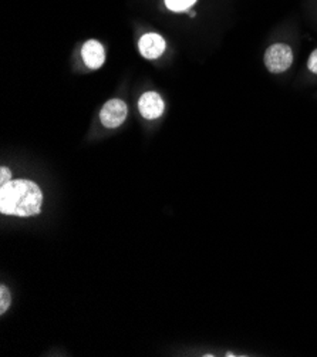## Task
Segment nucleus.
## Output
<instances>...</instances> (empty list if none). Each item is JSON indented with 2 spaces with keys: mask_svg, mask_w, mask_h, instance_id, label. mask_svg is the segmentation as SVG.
Here are the masks:
<instances>
[{
  "mask_svg": "<svg viewBox=\"0 0 317 357\" xmlns=\"http://www.w3.org/2000/svg\"><path fill=\"white\" fill-rule=\"evenodd\" d=\"M43 205V192L29 180H12L0 187V212L3 215L29 218L39 215Z\"/></svg>",
  "mask_w": 317,
  "mask_h": 357,
  "instance_id": "1",
  "label": "nucleus"
},
{
  "mask_svg": "<svg viewBox=\"0 0 317 357\" xmlns=\"http://www.w3.org/2000/svg\"><path fill=\"white\" fill-rule=\"evenodd\" d=\"M265 66L273 75H281L293 64V50L285 43H276L265 52Z\"/></svg>",
  "mask_w": 317,
  "mask_h": 357,
  "instance_id": "2",
  "label": "nucleus"
},
{
  "mask_svg": "<svg viewBox=\"0 0 317 357\" xmlns=\"http://www.w3.org/2000/svg\"><path fill=\"white\" fill-rule=\"evenodd\" d=\"M127 113H128L127 104L123 100L113 98L104 104L102 110L100 113V120L104 127L117 128L125 121Z\"/></svg>",
  "mask_w": 317,
  "mask_h": 357,
  "instance_id": "3",
  "label": "nucleus"
},
{
  "mask_svg": "<svg viewBox=\"0 0 317 357\" xmlns=\"http://www.w3.org/2000/svg\"><path fill=\"white\" fill-rule=\"evenodd\" d=\"M138 110L144 119L155 120L162 116V113L165 110V104L158 93L148 91L139 97Z\"/></svg>",
  "mask_w": 317,
  "mask_h": 357,
  "instance_id": "4",
  "label": "nucleus"
},
{
  "mask_svg": "<svg viewBox=\"0 0 317 357\" xmlns=\"http://www.w3.org/2000/svg\"><path fill=\"white\" fill-rule=\"evenodd\" d=\"M165 47H167V45H165L164 38L157 33L144 34L143 38L139 39V43H138L139 53L148 60L161 57L162 53L165 52Z\"/></svg>",
  "mask_w": 317,
  "mask_h": 357,
  "instance_id": "5",
  "label": "nucleus"
},
{
  "mask_svg": "<svg viewBox=\"0 0 317 357\" xmlns=\"http://www.w3.org/2000/svg\"><path fill=\"white\" fill-rule=\"evenodd\" d=\"M82 57L88 68L91 70L100 68L105 61V52L102 45L97 40L86 42L82 49Z\"/></svg>",
  "mask_w": 317,
  "mask_h": 357,
  "instance_id": "6",
  "label": "nucleus"
},
{
  "mask_svg": "<svg viewBox=\"0 0 317 357\" xmlns=\"http://www.w3.org/2000/svg\"><path fill=\"white\" fill-rule=\"evenodd\" d=\"M196 0H165V5L172 12H183L195 5Z\"/></svg>",
  "mask_w": 317,
  "mask_h": 357,
  "instance_id": "7",
  "label": "nucleus"
},
{
  "mask_svg": "<svg viewBox=\"0 0 317 357\" xmlns=\"http://www.w3.org/2000/svg\"><path fill=\"white\" fill-rule=\"evenodd\" d=\"M10 302H12L10 292L5 287V284H2V287H0V314H5L6 313V310L10 306Z\"/></svg>",
  "mask_w": 317,
  "mask_h": 357,
  "instance_id": "8",
  "label": "nucleus"
},
{
  "mask_svg": "<svg viewBox=\"0 0 317 357\" xmlns=\"http://www.w3.org/2000/svg\"><path fill=\"white\" fill-rule=\"evenodd\" d=\"M307 70L310 71V73L316 75L317 76V49H314L311 52V54L309 56V60H307Z\"/></svg>",
  "mask_w": 317,
  "mask_h": 357,
  "instance_id": "9",
  "label": "nucleus"
},
{
  "mask_svg": "<svg viewBox=\"0 0 317 357\" xmlns=\"http://www.w3.org/2000/svg\"><path fill=\"white\" fill-rule=\"evenodd\" d=\"M12 181V172L9 168L2 167L0 168V187Z\"/></svg>",
  "mask_w": 317,
  "mask_h": 357,
  "instance_id": "10",
  "label": "nucleus"
}]
</instances>
